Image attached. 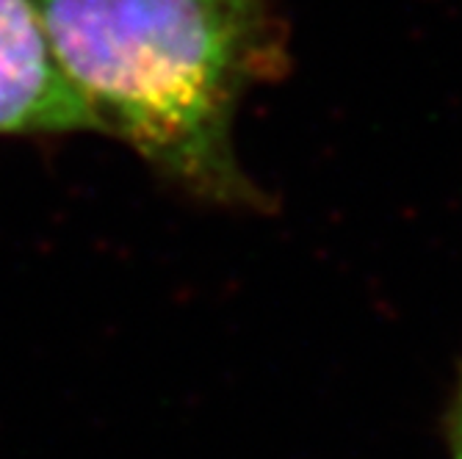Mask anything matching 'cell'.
Listing matches in <instances>:
<instances>
[{
  "label": "cell",
  "instance_id": "obj_2",
  "mask_svg": "<svg viewBox=\"0 0 462 459\" xmlns=\"http://www.w3.org/2000/svg\"><path fill=\"white\" fill-rule=\"evenodd\" d=\"M97 124L61 72L33 0H0V136H67Z\"/></svg>",
  "mask_w": 462,
  "mask_h": 459
},
{
  "label": "cell",
  "instance_id": "obj_1",
  "mask_svg": "<svg viewBox=\"0 0 462 459\" xmlns=\"http://www.w3.org/2000/svg\"><path fill=\"white\" fill-rule=\"evenodd\" d=\"M97 133L197 199L263 207L233 150L241 97L282 59L274 0H33Z\"/></svg>",
  "mask_w": 462,
  "mask_h": 459
},
{
  "label": "cell",
  "instance_id": "obj_3",
  "mask_svg": "<svg viewBox=\"0 0 462 459\" xmlns=\"http://www.w3.org/2000/svg\"><path fill=\"white\" fill-rule=\"evenodd\" d=\"M448 448H451V459H462V382L448 409Z\"/></svg>",
  "mask_w": 462,
  "mask_h": 459
}]
</instances>
